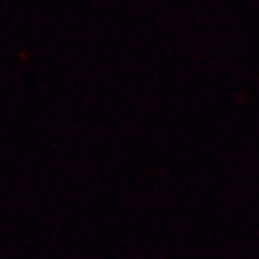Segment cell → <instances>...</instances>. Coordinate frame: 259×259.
Here are the masks:
<instances>
[]
</instances>
